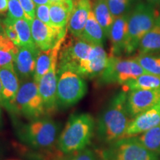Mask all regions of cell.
<instances>
[{"label":"cell","mask_w":160,"mask_h":160,"mask_svg":"<svg viewBox=\"0 0 160 160\" xmlns=\"http://www.w3.org/2000/svg\"><path fill=\"white\" fill-rule=\"evenodd\" d=\"M8 11V0H0V15L5 14Z\"/></svg>","instance_id":"obj_35"},{"label":"cell","mask_w":160,"mask_h":160,"mask_svg":"<svg viewBox=\"0 0 160 160\" xmlns=\"http://www.w3.org/2000/svg\"><path fill=\"white\" fill-rule=\"evenodd\" d=\"M139 53H159L160 52V13L154 25L140 41Z\"/></svg>","instance_id":"obj_22"},{"label":"cell","mask_w":160,"mask_h":160,"mask_svg":"<svg viewBox=\"0 0 160 160\" xmlns=\"http://www.w3.org/2000/svg\"><path fill=\"white\" fill-rule=\"evenodd\" d=\"M5 32L4 31V25H3V22L1 19H0V33H2Z\"/></svg>","instance_id":"obj_40"},{"label":"cell","mask_w":160,"mask_h":160,"mask_svg":"<svg viewBox=\"0 0 160 160\" xmlns=\"http://www.w3.org/2000/svg\"><path fill=\"white\" fill-rule=\"evenodd\" d=\"M105 38L102 28L97 22L93 11H91L80 39L92 45L103 46Z\"/></svg>","instance_id":"obj_20"},{"label":"cell","mask_w":160,"mask_h":160,"mask_svg":"<svg viewBox=\"0 0 160 160\" xmlns=\"http://www.w3.org/2000/svg\"><path fill=\"white\" fill-rule=\"evenodd\" d=\"M62 45L57 68H66L82 77L93 45L80 38L73 37Z\"/></svg>","instance_id":"obj_9"},{"label":"cell","mask_w":160,"mask_h":160,"mask_svg":"<svg viewBox=\"0 0 160 160\" xmlns=\"http://www.w3.org/2000/svg\"><path fill=\"white\" fill-rule=\"evenodd\" d=\"M73 5L52 2L50 5V17L53 27L67 28Z\"/></svg>","instance_id":"obj_24"},{"label":"cell","mask_w":160,"mask_h":160,"mask_svg":"<svg viewBox=\"0 0 160 160\" xmlns=\"http://www.w3.org/2000/svg\"><path fill=\"white\" fill-rule=\"evenodd\" d=\"M108 58L103 46L93 45L87 65L84 70L82 77H99L108 65Z\"/></svg>","instance_id":"obj_18"},{"label":"cell","mask_w":160,"mask_h":160,"mask_svg":"<svg viewBox=\"0 0 160 160\" xmlns=\"http://www.w3.org/2000/svg\"><path fill=\"white\" fill-rule=\"evenodd\" d=\"M1 104H0V126L2 125V108H1Z\"/></svg>","instance_id":"obj_41"},{"label":"cell","mask_w":160,"mask_h":160,"mask_svg":"<svg viewBox=\"0 0 160 160\" xmlns=\"http://www.w3.org/2000/svg\"><path fill=\"white\" fill-rule=\"evenodd\" d=\"M78 1H79V0H73V3H76V2H77Z\"/></svg>","instance_id":"obj_42"},{"label":"cell","mask_w":160,"mask_h":160,"mask_svg":"<svg viewBox=\"0 0 160 160\" xmlns=\"http://www.w3.org/2000/svg\"><path fill=\"white\" fill-rule=\"evenodd\" d=\"M144 73L145 71L134 59H122L111 56L105 69L99 76V83L123 85Z\"/></svg>","instance_id":"obj_8"},{"label":"cell","mask_w":160,"mask_h":160,"mask_svg":"<svg viewBox=\"0 0 160 160\" xmlns=\"http://www.w3.org/2000/svg\"><path fill=\"white\" fill-rule=\"evenodd\" d=\"M0 80L2 85V105L13 113L16 97L19 91V78L14 65L0 68Z\"/></svg>","instance_id":"obj_14"},{"label":"cell","mask_w":160,"mask_h":160,"mask_svg":"<svg viewBox=\"0 0 160 160\" xmlns=\"http://www.w3.org/2000/svg\"><path fill=\"white\" fill-rule=\"evenodd\" d=\"M91 11L97 22L102 28L106 38H108L115 18L110 11L107 0H94L91 4Z\"/></svg>","instance_id":"obj_21"},{"label":"cell","mask_w":160,"mask_h":160,"mask_svg":"<svg viewBox=\"0 0 160 160\" xmlns=\"http://www.w3.org/2000/svg\"><path fill=\"white\" fill-rule=\"evenodd\" d=\"M0 104H2V85L0 80Z\"/></svg>","instance_id":"obj_39"},{"label":"cell","mask_w":160,"mask_h":160,"mask_svg":"<svg viewBox=\"0 0 160 160\" xmlns=\"http://www.w3.org/2000/svg\"><path fill=\"white\" fill-rule=\"evenodd\" d=\"M159 15L156 8L148 2H139L133 6L128 17L126 54L138 49L141 39L153 28Z\"/></svg>","instance_id":"obj_4"},{"label":"cell","mask_w":160,"mask_h":160,"mask_svg":"<svg viewBox=\"0 0 160 160\" xmlns=\"http://www.w3.org/2000/svg\"><path fill=\"white\" fill-rule=\"evenodd\" d=\"M125 92L135 90H151L160 88V76L144 73L139 77L128 82L122 85Z\"/></svg>","instance_id":"obj_23"},{"label":"cell","mask_w":160,"mask_h":160,"mask_svg":"<svg viewBox=\"0 0 160 160\" xmlns=\"http://www.w3.org/2000/svg\"><path fill=\"white\" fill-rule=\"evenodd\" d=\"M99 160H159V154L148 149L136 137H131L109 144L100 153Z\"/></svg>","instance_id":"obj_6"},{"label":"cell","mask_w":160,"mask_h":160,"mask_svg":"<svg viewBox=\"0 0 160 160\" xmlns=\"http://www.w3.org/2000/svg\"><path fill=\"white\" fill-rule=\"evenodd\" d=\"M36 17L50 27H53L50 17V5L36 6Z\"/></svg>","instance_id":"obj_32"},{"label":"cell","mask_w":160,"mask_h":160,"mask_svg":"<svg viewBox=\"0 0 160 160\" xmlns=\"http://www.w3.org/2000/svg\"><path fill=\"white\" fill-rule=\"evenodd\" d=\"M146 73L160 76V54L159 53H139L133 58Z\"/></svg>","instance_id":"obj_26"},{"label":"cell","mask_w":160,"mask_h":160,"mask_svg":"<svg viewBox=\"0 0 160 160\" xmlns=\"http://www.w3.org/2000/svg\"><path fill=\"white\" fill-rule=\"evenodd\" d=\"M13 22L19 36L21 46L35 45L36 44L32 37L31 24L25 19H17Z\"/></svg>","instance_id":"obj_28"},{"label":"cell","mask_w":160,"mask_h":160,"mask_svg":"<svg viewBox=\"0 0 160 160\" xmlns=\"http://www.w3.org/2000/svg\"><path fill=\"white\" fill-rule=\"evenodd\" d=\"M36 6L43 5H51L52 3L51 0H32Z\"/></svg>","instance_id":"obj_36"},{"label":"cell","mask_w":160,"mask_h":160,"mask_svg":"<svg viewBox=\"0 0 160 160\" xmlns=\"http://www.w3.org/2000/svg\"><path fill=\"white\" fill-rule=\"evenodd\" d=\"M64 39L65 38L60 40L54 47L51 49L39 51L37 57L35 73L33 77V80L36 82H39V80L49 71L53 62L58 61L59 53Z\"/></svg>","instance_id":"obj_19"},{"label":"cell","mask_w":160,"mask_h":160,"mask_svg":"<svg viewBox=\"0 0 160 160\" xmlns=\"http://www.w3.org/2000/svg\"><path fill=\"white\" fill-rule=\"evenodd\" d=\"M39 51L40 49L36 45L19 47V51L14 62V68L21 81L33 79Z\"/></svg>","instance_id":"obj_13"},{"label":"cell","mask_w":160,"mask_h":160,"mask_svg":"<svg viewBox=\"0 0 160 160\" xmlns=\"http://www.w3.org/2000/svg\"><path fill=\"white\" fill-rule=\"evenodd\" d=\"M57 65L53 62L51 69L38 82L39 92L42 99L46 114H52L57 111Z\"/></svg>","instance_id":"obj_11"},{"label":"cell","mask_w":160,"mask_h":160,"mask_svg":"<svg viewBox=\"0 0 160 160\" xmlns=\"http://www.w3.org/2000/svg\"><path fill=\"white\" fill-rule=\"evenodd\" d=\"M88 85L85 79L66 68H57V102L61 108L76 105L85 97Z\"/></svg>","instance_id":"obj_5"},{"label":"cell","mask_w":160,"mask_h":160,"mask_svg":"<svg viewBox=\"0 0 160 160\" xmlns=\"http://www.w3.org/2000/svg\"><path fill=\"white\" fill-rule=\"evenodd\" d=\"M96 129L94 119L88 113H77L68 118L57 140L58 148L65 154L85 149Z\"/></svg>","instance_id":"obj_2"},{"label":"cell","mask_w":160,"mask_h":160,"mask_svg":"<svg viewBox=\"0 0 160 160\" xmlns=\"http://www.w3.org/2000/svg\"><path fill=\"white\" fill-rule=\"evenodd\" d=\"M2 22L5 35L7 36L8 38L10 40H11L17 47H20V46H21L20 40L19 36H18L17 30L15 28V26L13 25V22L8 19V17H6V19L3 20Z\"/></svg>","instance_id":"obj_31"},{"label":"cell","mask_w":160,"mask_h":160,"mask_svg":"<svg viewBox=\"0 0 160 160\" xmlns=\"http://www.w3.org/2000/svg\"><path fill=\"white\" fill-rule=\"evenodd\" d=\"M128 13L115 18L111 26L109 37L111 43L112 57L125 53L128 39Z\"/></svg>","instance_id":"obj_16"},{"label":"cell","mask_w":160,"mask_h":160,"mask_svg":"<svg viewBox=\"0 0 160 160\" xmlns=\"http://www.w3.org/2000/svg\"><path fill=\"white\" fill-rule=\"evenodd\" d=\"M26 15L31 20L36 17V5L32 0H19Z\"/></svg>","instance_id":"obj_34"},{"label":"cell","mask_w":160,"mask_h":160,"mask_svg":"<svg viewBox=\"0 0 160 160\" xmlns=\"http://www.w3.org/2000/svg\"><path fill=\"white\" fill-rule=\"evenodd\" d=\"M148 3L151 4L153 7H159L160 8V0H146Z\"/></svg>","instance_id":"obj_37"},{"label":"cell","mask_w":160,"mask_h":160,"mask_svg":"<svg viewBox=\"0 0 160 160\" xmlns=\"http://www.w3.org/2000/svg\"><path fill=\"white\" fill-rule=\"evenodd\" d=\"M160 123V102L131 119L125 137H137Z\"/></svg>","instance_id":"obj_15"},{"label":"cell","mask_w":160,"mask_h":160,"mask_svg":"<svg viewBox=\"0 0 160 160\" xmlns=\"http://www.w3.org/2000/svg\"><path fill=\"white\" fill-rule=\"evenodd\" d=\"M13 113L29 120L39 119L46 115L38 84L33 79L27 80L20 85L13 105Z\"/></svg>","instance_id":"obj_7"},{"label":"cell","mask_w":160,"mask_h":160,"mask_svg":"<svg viewBox=\"0 0 160 160\" xmlns=\"http://www.w3.org/2000/svg\"><path fill=\"white\" fill-rule=\"evenodd\" d=\"M32 37L40 51H47L53 48L67 35V28L50 27L35 17L31 24Z\"/></svg>","instance_id":"obj_10"},{"label":"cell","mask_w":160,"mask_h":160,"mask_svg":"<svg viewBox=\"0 0 160 160\" xmlns=\"http://www.w3.org/2000/svg\"><path fill=\"white\" fill-rule=\"evenodd\" d=\"M72 154L67 160H99L93 151L87 148Z\"/></svg>","instance_id":"obj_33"},{"label":"cell","mask_w":160,"mask_h":160,"mask_svg":"<svg viewBox=\"0 0 160 160\" xmlns=\"http://www.w3.org/2000/svg\"><path fill=\"white\" fill-rule=\"evenodd\" d=\"M59 125L48 117L30 120L18 128V137L32 148L48 149L55 145L58 140Z\"/></svg>","instance_id":"obj_3"},{"label":"cell","mask_w":160,"mask_h":160,"mask_svg":"<svg viewBox=\"0 0 160 160\" xmlns=\"http://www.w3.org/2000/svg\"><path fill=\"white\" fill-rule=\"evenodd\" d=\"M128 92L117 93L100 113L97 125V137L108 145L125 137L131 118L127 105Z\"/></svg>","instance_id":"obj_1"},{"label":"cell","mask_w":160,"mask_h":160,"mask_svg":"<svg viewBox=\"0 0 160 160\" xmlns=\"http://www.w3.org/2000/svg\"><path fill=\"white\" fill-rule=\"evenodd\" d=\"M136 138L150 151L160 155V123Z\"/></svg>","instance_id":"obj_27"},{"label":"cell","mask_w":160,"mask_h":160,"mask_svg":"<svg viewBox=\"0 0 160 160\" xmlns=\"http://www.w3.org/2000/svg\"><path fill=\"white\" fill-rule=\"evenodd\" d=\"M107 2L114 18L129 13L134 4V0H107Z\"/></svg>","instance_id":"obj_29"},{"label":"cell","mask_w":160,"mask_h":160,"mask_svg":"<svg viewBox=\"0 0 160 160\" xmlns=\"http://www.w3.org/2000/svg\"><path fill=\"white\" fill-rule=\"evenodd\" d=\"M19 47L5 35L0 33V68L14 65Z\"/></svg>","instance_id":"obj_25"},{"label":"cell","mask_w":160,"mask_h":160,"mask_svg":"<svg viewBox=\"0 0 160 160\" xmlns=\"http://www.w3.org/2000/svg\"><path fill=\"white\" fill-rule=\"evenodd\" d=\"M7 17L12 21L25 19L30 24H31L33 21L26 15L19 0H8V11Z\"/></svg>","instance_id":"obj_30"},{"label":"cell","mask_w":160,"mask_h":160,"mask_svg":"<svg viewBox=\"0 0 160 160\" xmlns=\"http://www.w3.org/2000/svg\"><path fill=\"white\" fill-rule=\"evenodd\" d=\"M51 2H54L70 4V5H73V0H51Z\"/></svg>","instance_id":"obj_38"},{"label":"cell","mask_w":160,"mask_h":160,"mask_svg":"<svg viewBox=\"0 0 160 160\" xmlns=\"http://www.w3.org/2000/svg\"><path fill=\"white\" fill-rule=\"evenodd\" d=\"M91 11V0H79L77 2L73 3L68 23V29L72 36L80 38Z\"/></svg>","instance_id":"obj_17"},{"label":"cell","mask_w":160,"mask_h":160,"mask_svg":"<svg viewBox=\"0 0 160 160\" xmlns=\"http://www.w3.org/2000/svg\"><path fill=\"white\" fill-rule=\"evenodd\" d=\"M160 102V88L135 90L128 93L127 105L131 119Z\"/></svg>","instance_id":"obj_12"}]
</instances>
